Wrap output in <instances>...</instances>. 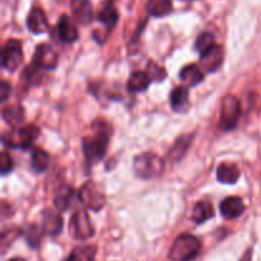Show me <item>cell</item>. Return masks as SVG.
<instances>
[{
    "label": "cell",
    "instance_id": "obj_1",
    "mask_svg": "<svg viewBox=\"0 0 261 261\" xmlns=\"http://www.w3.org/2000/svg\"><path fill=\"white\" fill-rule=\"evenodd\" d=\"M112 129L105 120H96L92 124V134L82 140L83 154L89 165H96L106 154Z\"/></svg>",
    "mask_w": 261,
    "mask_h": 261
},
{
    "label": "cell",
    "instance_id": "obj_2",
    "mask_svg": "<svg viewBox=\"0 0 261 261\" xmlns=\"http://www.w3.org/2000/svg\"><path fill=\"white\" fill-rule=\"evenodd\" d=\"M135 175L143 180H153L160 177L165 171V162L158 154L152 152L140 153L133 161Z\"/></svg>",
    "mask_w": 261,
    "mask_h": 261
},
{
    "label": "cell",
    "instance_id": "obj_3",
    "mask_svg": "<svg viewBox=\"0 0 261 261\" xmlns=\"http://www.w3.org/2000/svg\"><path fill=\"white\" fill-rule=\"evenodd\" d=\"M200 250L201 244L198 237L182 233L173 241L168 256L172 261H191L198 256Z\"/></svg>",
    "mask_w": 261,
    "mask_h": 261
},
{
    "label": "cell",
    "instance_id": "obj_4",
    "mask_svg": "<svg viewBox=\"0 0 261 261\" xmlns=\"http://www.w3.org/2000/svg\"><path fill=\"white\" fill-rule=\"evenodd\" d=\"M40 135V129L36 125L28 124L14 132L3 134V144L9 148H20L28 150L33 147L36 139Z\"/></svg>",
    "mask_w": 261,
    "mask_h": 261
},
{
    "label": "cell",
    "instance_id": "obj_5",
    "mask_svg": "<svg viewBox=\"0 0 261 261\" xmlns=\"http://www.w3.org/2000/svg\"><path fill=\"white\" fill-rule=\"evenodd\" d=\"M241 116V103L237 97L228 94L222 101L221 116H219V129L222 132H229L234 129Z\"/></svg>",
    "mask_w": 261,
    "mask_h": 261
},
{
    "label": "cell",
    "instance_id": "obj_6",
    "mask_svg": "<svg viewBox=\"0 0 261 261\" xmlns=\"http://www.w3.org/2000/svg\"><path fill=\"white\" fill-rule=\"evenodd\" d=\"M69 231H70V236L73 239L79 240V241H84V240H88L93 236V224L89 218V214L84 209H79L71 216Z\"/></svg>",
    "mask_w": 261,
    "mask_h": 261
},
{
    "label": "cell",
    "instance_id": "obj_7",
    "mask_svg": "<svg viewBox=\"0 0 261 261\" xmlns=\"http://www.w3.org/2000/svg\"><path fill=\"white\" fill-rule=\"evenodd\" d=\"M79 199L87 208L94 212L101 211L106 203L103 190L93 181H88L82 186L81 191H79Z\"/></svg>",
    "mask_w": 261,
    "mask_h": 261
},
{
    "label": "cell",
    "instance_id": "obj_8",
    "mask_svg": "<svg viewBox=\"0 0 261 261\" xmlns=\"http://www.w3.org/2000/svg\"><path fill=\"white\" fill-rule=\"evenodd\" d=\"M23 60V50L22 43L18 40L10 38L3 46L2 51V65L5 70L15 71L19 68L20 63Z\"/></svg>",
    "mask_w": 261,
    "mask_h": 261
},
{
    "label": "cell",
    "instance_id": "obj_9",
    "mask_svg": "<svg viewBox=\"0 0 261 261\" xmlns=\"http://www.w3.org/2000/svg\"><path fill=\"white\" fill-rule=\"evenodd\" d=\"M59 56L53 46L48 43H41L36 47L33 54V64L41 70H54L58 66Z\"/></svg>",
    "mask_w": 261,
    "mask_h": 261
},
{
    "label": "cell",
    "instance_id": "obj_10",
    "mask_svg": "<svg viewBox=\"0 0 261 261\" xmlns=\"http://www.w3.org/2000/svg\"><path fill=\"white\" fill-rule=\"evenodd\" d=\"M224 60V50L221 45H214L200 55V68L206 73H213Z\"/></svg>",
    "mask_w": 261,
    "mask_h": 261
},
{
    "label": "cell",
    "instance_id": "obj_11",
    "mask_svg": "<svg viewBox=\"0 0 261 261\" xmlns=\"http://www.w3.org/2000/svg\"><path fill=\"white\" fill-rule=\"evenodd\" d=\"M70 8L74 19L81 24L87 25L93 20V8L91 0H70Z\"/></svg>",
    "mask_w": 261,
    "mask_h": 261
},
{
    "label": "cell",
    "instance_id": "obj_12",
    "mask_svg": "<svg viewBox=\"0 0 261 261\" xmlns=\"http://www.w3.org/2000/svg\"><path fill=\"white\" fill-rule=\"evenodd\" d=\"M222 216L226 219H234L242 216L245 212V204L244 200L239 196H228V198L223 199L219 205Z\"/></svg>",
    "mask_w": 261,
    "mask_h": 261
},
{
    "label": "cell",
    "instance_id": "obj_13",
    "mask_svg": "<svg viewBox=\"0 0 261 261\" xmlns=\"http://www.w3.org/2000/svg\"><path fill=\"white\" fill-rule=\"evenodd\" d=\"M27 27L35 35H41L48 31V22L45 12L41 8H33L27 17Z\"/></svg>",
    "mask_w": 261,
    "mask_h": 261
},
{
    "label": "cell",
    "instance_id": "obj_14",
    "mask_svg": "<svg viewBox=\"0 0 261 261\" xmlns=\"http://www.w3.org/2000/svg\"><path fill=\"white\" fill-rule=\"evenodd\" d=\"M58 35L63 42L73 43L79 38L78 30L68 15H61L58 23Z\"/></svg>",
    "mask_w": 261,
    "mask_h": 261
},
{
    "label": "cell",
    "instance_id": "obj_15",
    "mask_svg": "<svg viewBox=\"0 0 261 261\" xmlns=\"http://www.w3.org/2000/svg\"><path fill=\"white\" fill-rule=\"evenodd\" d=\"M43 233L48 236H58L63 229V218L59 213L46 211L42 217V224H41Z\"/></svg>",
    "mask_w": 261,
    "mask_h": 261
},
{
    "label": "cell",
    "instance_id": "obj_16",
    "mask_svg": "<svg viewBox=\"0 0 261 261\" xmlns=\"http://www.w3.org/2000/svg\"><path fill=\"white\" fill-rule=\"evenodd\" d=\"M97 19L106 27L107 32L114 30L117 20H119V12H117L116 7L112 4V2H105L103 4H102Z\"/></svg>",
    "mask_w": 261,
    "mask_h": 261
},
{
    "label": "cell",
    "instance_id": "obj_17",
    "mask_svg": "<svg viewBox=\"0 0 261 261\" xmlns=\"http://www.w3.org/2000/svg\"><path fill=\"white\" fill-rule=\"evenodd\" d=\"M193 134L182 135V137L178 138L175 143H173L172 147L168 150V160L172 161V162H178L184 158V155L186 154V152L190 148L191 142H193Z\"/></svg>",
    "mask_w": 261,
    "mask_h": 261
},
{
    "label": "cell",
    "instance_id": "obj_18",
    "mask_svg": "<svg viewBox=\"0 0 261 261\" xmlns=\"http://www.w3.org/2000/svg\"><path fill=\"white\" fill-rule=\"evenodd\" d=\"M180 79L188 87L198 86L204 81L203 69L199 65H195V64L184 66L182 70L180 71Z\"/></svg>",
    "mask_w": 261,
    "mask_h": 261
},
{
    "label": "cell",
    "instance_id": "obj_19",
    "mask_svg": "<svg viewBox=\"0 0 261 261\" xmlns=\"http://www.w3.org/2000/svg\"><path fill=\"white\" fill-rule=\"evenodd\" d=\"M171 107L176 112H185L189 109V89L186 87H176L170 94Z\"/></svg>",
    "mask_w": 261,
    "mask_h": 261
},
{
    "label": "cell",
    "instance_id": "obj_20",
    "mask_svg": "<svg viewBox=\"0 0 261 261\" xmlns=\"http://www.w3.org/2000/svg\"><path fill=\"white\" fill-rule=\"evenodd\" d=\"M152 82L147 71H134L127 81V91L132 93H139L145 91Z\"/></svg>",
    "mask_w": 261,
    "mask_h": 261
},
{
    "label": "cell",
    "instance_id": "obj_21",
    "mask_svg": "<svg viewBox=\"0 0 261 261\" xmlns=\"http://www.w3.org/2000/svg\"><path fill=\"white\" fill-rule=\"evenodd\" d=\"M240 178V170L233 163H222L217 168V180L222 184H236Z\"/></svg>",
    "mask_w": 261,
    "mask_h": 261
},
{
    "label": "cell",
    "instance_id": "obj_22",
    "mask_svg": "<svg viewBox=\"0 0 261 261\" xmlns=\"http://www.w3.org/2000/svg\"><path fill=\"white\" fill-rule=\"evenodd\" d=\"M214 217V208L209 201H198L193 208V216L191 219L194 223L203 224L204 222L209 221Z\"/></svg>",
    "mask_w": 261,
    "mask_h": 261
},
{
    "label": "cell",
    "instance_id": "obj_23",
    "mask_svg": "<svg viewBox=\"0 0 261 261\" xmlns=\"http://www.w3.org/2000/svg\"><path fill=\"white\" fill-rule=\"evenodd\" d=\"M3 120L12 126H17L24 120V109L20 105H9L3 109Z\"/></svg>",
    "mask_w": 261,
    "mask_h": 261
},
{
    "label": "cell",
    "instance_id": "obj_24",
    "mask_svg": "<svg viewBox=\"0 0 261 261\" xmlns=\"http://www.w3.org/2000/svg\"><path fill=\"white\" fill-rule=\"evenodd\" d=\"M73 189L70 186H63L60 190L56 193L55 199H54V205L60 213L66 212L71 205L73 201Z\"/></svg>",
    "mask_w": 261,
    "mask_h": 261
},
{
    "label": "cell",
    "instance_id": "obj_25",
    "mask_svg": "<svg viewBox=\"0 0 261 261\" xmlns=\"http://www.w3.org/2000/svg\"><path fill=\"white\" fill-rule=\"evenodd\" d=\"M48 165H50V155L47 152H45L41 148H35L32 152V162H31V167L36 173H42L47 170Z\"/></svg>",
    "mask_w": 261,
    "mask_h": 261
},
{
    "label": "cell",
    "instance_id": "obj_26",
    "mask_svg": "<svg viewBox=\"0 0 261 261\" xmlns=\"http://www.w3.org/2000/svg\"><path fill=\"white\" fill-rule=\"evenodd\" d=\"M148 13L153 17H165L172 12L171 0H148Z\"/></svg>",
    "mask_w": 261,
    "mask_h": 261
},
{
    "label": "cell",
    "instance_id": "obj_27",
    "mask_svg": "<svg viewBox=\"0 0 261 261\" xmlns=\"http://www.w3.org/2000/svg\"><path fill=\"white\" fill-rule=\"evenodd\" d=\"M96 256V247L89 246H78L70 252L66 261H94Z\"/></svg>",
    "mask_w": 261,
    "mask_h": 261
},
{
    "label": "cell",
    "instance_id": "obj_28",
    "mask_svg": "<svg viewBox=\"0 0 261 261\" xmlns=\"http://www.w3.org/2000/svg\"><path fill=\"white\" fill-rule=\"evenodd\" d=\"M216 45V38H214L213 33L211 32H203L198 36L195 42V50L199 54H204L206 50Z\"/></svg>",
    "mask_w": 261,
    "mask_h": 261
},
{
    "label": "cell",
    "instance_id": "obj_29",
    "mask_svg": "<svg viewBox=\"0 0 261 261\" xmlns=\"http://www.w3.org/2000/svg\"><path fill=\"white\" fill-rule=\"evenodd\" d=\"M42 233H43L42 228L37 227L36 224H31L24 232V236H25V240H27L28 245H30L31 247H33V249H36V247L38 246V244H40Z\"/></svg>",
    "mask_w": 261,
    "mask_h": 261
},
{
    "label": "cell",
    "instance_id": "obj_30",
    "mask_svg": "<svg viewBox=\"0 0 261 261\" xmlns=\"http://www.w3.org/2000/svg\"><path fill=\"white\" fill-rule=\"evenodd\" d=\"M23 78L25 82H28L30 84H40L41 83V73L40 68L36 65H30L24 69V73H23Z\"/></svg>",
    "mask_w": 261,
    "mask_h": 261
},
{
    "label": "cell",
    "instance_id": "obj_31",
    "mask_svg": "<svg viewBox=\"0 0 261 261\" xmlns=\"http://www.w3.org/2000/svg\"><path fill=\"white\" fill-rule=\"evenodd\" d=\"M147 69H148L147 70L148 75L150 76V79H152V81L161 82L163 78H166L165 69H162L160 65H157L155 63H152V61H150V63L148 64Z\"/></svg>",
    "mask_w": 261,
    "mask_h": 261
},
{
    "label": "cell",
    "instance_id": "obj_32",
    "mask_svg": "<svg viewBox=\"0 0 261 261\" xmlns=\"http://www.w3.org/2000/svg\"><path fill=\"white\" fill-rule=\"evenodd\" d=\"M13 160L7 152L2 153V157H0V172L2 175H7L10 171L13 170Z\"/></svg>",
    "mask_w": 261,
    "mask_h": 261
},
{
    "label": "cell",
    "instance_id": "obj_33",
    "mask_svg": "<svg viewBox=\"0 0 261 261\" xmlns=\"http://www.w3.org/2000/svg\"><path fill=\"white\" fill-rule=\"evenodd\" d=\"M10 93H12V87H10V84L8 83V82L3 81L2 83H0V101H7L8 97L10 96Z\"/></svg>",
    "mask_w": 261,
    "mask_h": 261
},
{
    "label": "cell",
    "instance_id": "obj_34",
    "mask_svg": "<svg viewBox=\"0 0 261 261\" xmlns=\"http://www.w3.org/2000/svg\"><path fill=\"white\" fill-rule=\"evenodd\" d=\"M240 261H252V250L249 249L244 254V256L241 257Z\"/></svg>",
    "mask_w": 261,
    "mask_h": 261
},
{
    "label": "cell",
    "instance_id": "obj_35",
    "mask_svg": "<svg viewBox=\"0 0 261 261\" xmlns=\"http://www.w3.org/2000/svg\"><path fill=\"white\" fill-rule=\"evenodd\" d=\"M9 261H24L23 259H20V257H14V259L9 260Z\"/></svg>",
    "mask_w": 261,
    "mask_h": 261
}]
</instances>
